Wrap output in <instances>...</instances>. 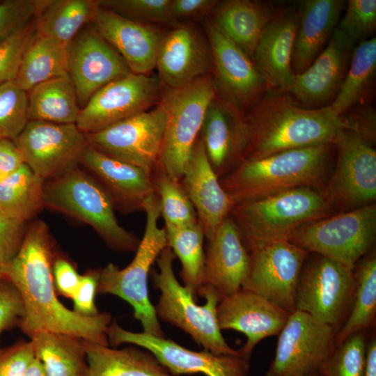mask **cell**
<instances>
[{
  "instance_id": "48",
  "label": "cell",
  "mask_w": 376,
  "mask_h": 376,
  "mask_svg": "<svg viewBox=\"0 0 376 376\" xmlns=\"http://www.w3.org/2000/svg\"><path fill=\"white\" fill-rule=\"evenodd\" d=\"M35 357L31 340L0 349V376H24Z\"/></svg>"
},
{
  "instance_id": "11",
  "label": "cell",
  "mask_w": 376,
  "mask_h": 376,
  "mask_svg": "<svg viewBox=\"0 0 376 376\" xmlns=\"http://www.w3.org/2000/svg\"><path fill=\"white\" fill-rule=\"evenodd\" d=\"M165 124L166 110L161 100L152 109L86 134L85 137L95 150L152 175L159 163Z\"/></svg>"
},
{
  "instance_id": "9",
  "label": "cell",
  "mask_w": 376,
  "mask_h": 376,
  "mask_svg": "<svg viewBox=\"0 0 376 376\" xmlns=\"http://www.w3.org/2000/svg\"><path fill=\"white\" fill-rule=\"evenodd\" d=\"M376 235V205L329 216L297 228L288 241L353 269L373 248Z\"/></svg>"
},
{
  "instance_id": "32",
  "label": "cell",
  "mask_w": 376,
  "mask_h": 376,
  "mask_svg": "<svg viewBox=\"0 0 376 376\" xmlns=\"http://www.w3.org/2000/svg\"><path fill=\"white\" fill-rule=\"evenodd\" d=\"M100 9L98 0H43L34 17L36 33L68 45Z\"/></svg>"
},
{
  "instance_id": "15",
  "label": "cell",
  "mask_w": 376,
  "mask_h": 376,
  "mask_svg": "<svg viewBox=\"0 0 376 376\" xmlns=\"http://www.w3.org/2000/svg\"><path fill=\"white\" fill-rule=\"evenodd\" d=\"M336 331L306 313H291L278 335L265 376H306L318 372L336 347Z\"/></svg>"
},
{
  "instance_id": "18",
  "label": "cell",
  "mask_w": 376,
  "mask_h": 376,
  "mask_svg": "<svg viewBox=\"0 0 376 376\" xmlns=\"http://www.w3.org/2000/svg\"><path fill=\"white\" fill-rule=\"evenodd\" d=\"M205 36L213 60L217 94L244 115L268 91L253 60L207 19Z\"/></svg>"
},
{
  "instance_id": "35",
  "label": "cell",
  "mask_w": 376,
  "mask_h": 376,
  "mask_svg": "<svg viewBox=\"0 0 376 376\" xmlns=\"http://www.w3.org/2000/svg\"><path fill=\"white\" fill-rule=\"evenodd\" d=\"M68 75L67 45L35 33L15 79L26 92L49 79Z\"/></svg>"
},
{
  "instance_id": "37",
  "label": "cell",
  "mask_w": 376,
  "mask_h": 376,
  "mask_svg": "<svg viewBox=\"0 0 376 376\" xmlns=\"http://www.w3.org/2000/svg\"><path fill=\"white\" fill-rule=\"evenodd\" d=\"M376 72V38L360 41L354 47L340 88L329 106L337 116L368 100Z\"/></svg>"
},
{
  "instance_id": "12",
  "label": "cell",
  "mask_w": 376,
  "mask_h": 376,
  "mask_svg": "<svg viewBox=\"0 0 376 376\" xmlns=\"http://www.w3.org/2000/svg\"><path fill=\"white\" fill-rule=\"evenodd\" d=\"M246 248L251 266L242 288L294 312L299 275L310 253L286 240L250 244Z\"/></svg>"
},
{
  "instance_id": "6",
  "label": "cell",
  "mask_w": 376,
  "mask_h": 376,
  "mask_svg": "<svg viewBox=\"0 0 376 376\" xmlns=\"http://www.w3.org/2000/svg\"><path fill=\"white\" fill-rule=\"evenodd\" d=\"M143 211L146 214V228L134 258L123 269L109 263L101 269L97 292L113 295L127 301L132 307L134 316L141 322L143 332L165 337L150 301L148 286L152 265L168 246L164 227L158 226L161 214L156 193L148 198Z\"/></svg>"
},
{
  "instance_id": "13",
  "label": "cell",
  "mask_w": 376,
  "mask_h": 376,
  "mask_svg": "<svg viewBox=\"0 0 376 376\" xmlns=\"http://www.w3.org/2000/svg\"><path fill=\"white\" fill-rule=\"evenodd\" d=\"M336 163L324 191L334 208H358L376 198V151L373 143L351 129L334 142Z\"/></svg>"
},
{
  "instance_id": "2",
  "label": "cell",
  "mask_w": 376,
  "mask_h": 376,
  "mask_svg": "<svg viewBox=\"0 0 376 376\" xmlns=\"http://www.w3.org/2000/svg\"><path fill=\"white\" fill-rule=\"evenodd\" d=\"M247 143L243 162L311 146L334 143L350 129L345 115L337 116L329 104L302 107L286 93L267 91L244 116Z\"/></svg>"
},
{
  "instance_id": "28",
  "label": "cell",
  "mask_w": 376,
  "mask_h": 376,
  "mask_svg": "<svg viewBox=\"0 0 376 376\" xmlns=\"http://www.w3.org/2000/svg\"><path fill=\"white\" fill-rule=\"evenodd\" d=\"M298 24L297 9L282 8L258 42L252 60L268 91L285 93L293 81L291 63Z\"/></svg>"
},
{
  "instance_id": "53",
  "label": "cell",
  "mask_w": 376,
  "mask_h": 376,
  "mask_svg": "<svg viewBox=\"0 0 376 376\" xmlns=\"http://www.w3.org/2000/svg\"><path fill=\"white\" fill-rule=\"evenodd\" d=\"M23 157L13 140L0 139V182L17 171L23 164Z\"/></svg>"
},
{
  "instance_id": "50",
  "label": "cell",
  "mask_w": 376,
  "mask_h": 376,
  "mask_svg": "<svg viewBox=\"0 0 376 376\" xmlns=\"http://www.w3.org/2000/svg\"><path fill=\"white\" fill-rule=\"evenodd\" d=\"M100 270L91 271L81 275L77 288L72 299L74 311L84 316H94L99 313L95 304V296L97 292Z\"/></svg>"
},
{
  "instance_id": "7",
  "label": "cell",
  "mask_w": 376,
  "mask_h": 376,
  "mask_svg": "<svg viewBox=\"0 0 376 376\" xmlns=\"http://www.w3.org/2000/svg\"><path fill=\"white\" fill-rule=\"evenodd\" d=\"M45 207L90 225L111 249L134 251L141 240L118 222L113 202L101 186L86 172L75 168L45 182Z\"/></svg>"
},
{
  "instance_id": "22",
  "label": "cell",
  "mask_w": 376,
  "mask_h": 376,
  "mask_svg": "<svg viewBox=\"0 0 376 376\" xmlns=\"http://www.w3.org/2000/svg\"><path fill=\"white\" fill-rule=\"evenodd\" d=\"M290 314L262 296L242 288L221 299L217 306L220 329L235 330L246 336L239 351L249 359L259 342L279 335Z\"/></svg>"
},
{
  "instance_id": "38",
  "label": "cell",
  "mask_w": 376,
  "mask_h": 376,
  "mask_svg": "<svg viewBox=\"0 0 376 376\" xmlns=\"http://www.w3.org/2000/svg\"><path fill=\"white\" fill-rule=\"evenodd\" d=\"M45 180L25 163L0 182V210L24 222L44 207Z\"/></svg>"
},
{
  "instance_id": "29",
  "label": "cell",
  "mask_w": 376,
  "mask_h": 376,
  "mask_svg": "<svg viewBox=\"0 0 376 376\" xmlns=\"http://www.w3.org/2000/svg\"><path fill=\"white\" fill-rule=\"evenodd\" d=\"M345 5L343 0L300 1L297 8L299 24L291 63L295 75L306 70L326 47Z\"/></svg>"
},
{
  "instance_id": "23",
  "label": "cell",
  "mask_w": 376,
  "mask_h": 376,
  "mask_svg": "<svg viewBox=\"0 0 376 376\" xmlns=\"http://www.w3.org/2000/svg\"><path fill=\"white\" fill-rule=\"evenodd\" d=\"M244 116L217 94L206 110L199 136L219 180L243 162L247 143Z\"/></svg>"
},
{
  "instance_id": "19",
  "label": "cell",
  "mask_w": 376,
  "mask_h": 376,
  "mask_svg": "<svg viewBox=\"0 0 376 376\" xmlns=\"http://www.w3.org/2000/svg\"><path fill=\"white\" fill-rule=\"evenodd\" d=\"M67 61L68 75L81 109L102 87L132 73L122 57L91 24L67 45Z\"/></svg>"
},
{
  "instance_id": "31",
  "label": "cell",
  "mask_w": 376,
  "mask_h": 376,
  "mask_svg": "<svg viewBox=\"0 0 376 376\" xmlns=\"http://www.w3.org/2000/svg\"><path fill=\"white\" fill-rule=\"evenodd\" d=\"M82 342L87 376H175L145 348L129 346L118 350L95 342Z\"/></svg>"
},
{
  "instance_id": "44",
  "label": "cell",
  "mask_w": 376,
  "mask_h": 376,
  "mask_svg": "<svg viewBox=\"0 0 376 376\" xmlns=\"http://www.w3.org/2000/svg\"><path fill=\"white\" fill-rule=\"evenodd\" d=\"M338 28L352 41L372 38L376 29V1L349 0Z\"/></svg>"
},
{
  "instance_id": "40",
  "label": "cell",
  "mask_w": 376,
  "mask_h": 376,
  "mask_svg": "<svg viewBox=\"0 0 376 376\" xmlns=\"http://www.w3.org/2000/svg\"><path fill=\"white\" fill-rule=\"evenodd\" d=\"M152 175L164 227H182L198 222L195 209L180 180L171 178L159 168Z\"/></svg>"
},
{
  "instance_id": "58",
  "label": "cell",
  "mask_w": 376,
  "mask_h": 376,
  "mask_svg": "<svg viewBox=\"0 0 376 376\" xmlns=\"http://www.w3.org/2000/svg\"></svg>"
},
{
  "instance_id": "24",
  "label": "cell",
  "mask_w": 376,
  "mask_h": 376,
  "mask_svg": "<svg viewBox=\"0 0 376 376\" xmlns=\"http://www.w3.org/2000/svg\"><path fill=\"white\" fill-rule=\"evenodd\" d=\"M250 266L240 230L229 215L208 240L201 287H211L221 299L226 297L242 288Z\"/></svg>"
},
{
  "instance_id": "17",
  "label": "cell",
  "mask_w": 376,
  "mask_h": 376,
  "mask_svg": "<svg viewBox=\"0 0 376 376\" xmlns=\"http://www.w3.org/2000/svg\"><path fill=\"white\" fill-rule=\"evenodd\" d=\"M24 163L45 181L59 178L77 168L88 145L76 124L29 121L13 141Z\"/></svg>"
},
{
  "instance_id": "46",
  "label": "cell",
  "mask_w": 376,
  "mask_h": 376,
  "mask_svg": "<svg viewBox=\"0 0 376 376\" xmlns=\"http://www.w3.org/2000/svg\"><path fill=\"white\" fill-rule=\"evenodd\" d=\"M43 0L0 2V43L34 19Z\"/></svg>"
},
{
  "instance_id": "56",
  "label": "cell",
  "mask_w": 376,
  "mask_h": 376,
  "mask_svg": "<svg viewBox=\"0 0 376 376\" xmlns=\"http://www.w3.org/2000/svg\"><path fill=\"white\" fill-rule=\"evenodd\" d=\"M306 376H320L318 372L312 373Z\"/></svg>"
},
{
  "instance_id": "33",
  "label": "cell",
  "mask_w": 376,
  "mask_h": 376,
  "mask_svg": "<svg viewBox=\"0 0 376 376\" xmlns=\"http://www.w3.org/2000/svg\"><path fill=\"white\" fill-rule=\"evenodd\" d=\"M27 95L29 121L76 124L81 108L68 75L39 84Z\"/></svg>"
},
{
  "instance_id": "14",
  "label": "cell",
  "mask_w": 376,
  "mask_h": 376,
  "mask_svg": "<svg viewBox=\"0 0 376 376\" xmlns=\"http://www.w3.org/2000/svg\"><path fill=\"white\" fill-rule=\"evenodd\" d=\"M107 336L109 344L116 347L129 343L151 352L173 375L203 374L205 376H247L249 359L237 355H217L208 351H194L175 341L145 332H133L111 322Z\"/></svg>"
},
{
  "instance_id": "3",
  "label": "cell",
  "mask_w": 376,
  "mask_h": 376,
  "mask_svg": "<svg viewBox=\"0 0 376 376\" xmlns=\"http://www.w3.org/2000/svg\"><path fill=\"white\" fill-rule=\"evenodd\" d=\"M334 152L324 143L244 161L219 181L235 205L297 187L324 189Z\"/></svg>"
},
{
  "instance_id": "16",
  "label": "cell",
  "mask_w": 376,
  "mask_h": 376,
  "mask_svg": "<svg viewBox=\"0 0 376 376\" xmlns=\"http://www.w3.org/2000/svg\"><path fill=\"white\" fill-rule=\"evenodd\" d=\"M158 76L130 73L95 92L81 109L76 125L84 134L97 132L157 105L163 95Z\"/></svg>"
},
{
  "instance_id": "20",
  "label": "cell",
  "mask_w": 376,
  "mask_h": 376,
  "mask_svg": "<svg viewBox=\"0 0 376 376\" xmlns=\"http://www.w3.org/2000/svg\"><path fill=\"white\" fill-rule=\"evenodd\" d=\"M354 45L337 26L311 65L303 72L295 75L285 93L306 108L330 104L343 81Z\"/></svg>"
},
{
  "instance_id": "45",
  "label": "cell",
  "mask_w": 376,
  "mask_h": 376,
  "mask_svg": "<svg viewBox=\"0 0 376 376\" xmlns=\"http://www.w3.org/2000/svg\"><path fill=\"white\" fill-rule=\"evenodd\" d=\"M35 33L33 19L0 43V84L15 79L24 53Z\"/></svg>"
},
{
  "instance_id": "26",
  "label": "cell",
  "mask_w": 376,
  "mask_h": 376,
  "mask_svg": "<svg viewBox=\"0 0 376 376\" xmlns=\"http://www.w3.org/2000/svg\"><path fill=\"white\" fill-rule=\"evenodd\" d=\"M79 163L95 176L111 198L115 209L120 212L143 210L148 198L155 194L151 174L88 145L82 151Z\"/></svg>"
},
{
  "instance_id": "8",
  "label": "cell",
  "mask_w": 376,
  "mask_h": 376,
  "mask_svg": "<svg viewBox=\"0 0 376 376\" xmlns=\"http://www.w3.org/2000/svg\"><path fill=\"white\" fill-rule=\"evenodd\" d=\"M216 94L214 78L210 74L183 87L166 89L163 93L166 124L157 168L171 178L181 180L199 136L206 110Z\"/></svg>"
},
{
  "instance_id": "49",
  "label": "cell",
  "mask_w": 376,
  "mask_h": 376,
  "mask_svg": "<svg viewBox=\"0 0 376 376\" xmlns=\"http://www.w3.org/2000/svg\"><path fill=\"white\" fill-rule=\"evenodd\" d=\"M24 314L21 297L7 279L0 281V336L8 329L18 323Z\"/></svg>"
},
{
  "instance_id": "54",
  "label": "cell",
  "mask_w": 376,
  "mask_h": 376,
  "mask_svg": "<svg viewBox=\"0 0 376 376\" xmlns=\"http://www.w3.org/2000/svg\"><path fill=\"white\" fill-rule=\"evenodd\" d=\"M363 376H376V337L372 334L366 341Z\"/></svg>"
},
{
  "instance_id": "52",
  "label": "cell",
  "mask_w": 376,
  "mask_h": 376,
  "mask_svg": "<svg viewBox=\"0 0 376 376\" xmlns=\"http://www.w3.org/2000/svg\"><path fill=\"white\" fill-rule=\"evenodd\" d=\"M53 278L56 290L61 295L72 298L79 285L81 275L69 261L58 258L54 261Z\"/></svg>"
},
{
  "instance_id": "47",
  "label": "cell",
  "mask_w": 376,
  "mask_h": 376,
  "mask_svg": "<svg viewBox=\"0 0 376 376\" xmlns=\"http://www.w3.org/2000/svg\"><path fill=\"white\" fill-rule=\"evenodd\" d=\"M25 223L0 210V265L9 262L19 251L27 229Z\"/></svg>"
},
{
  "instance_id": "25",
  "label": "cell",
  "mask_w": 376,
  "mask_h": 376,
  "mask_svg": "<svg viewBox=\"0 0 376 376\" xmlns=\"http://www.w3.org/2000/svg\"><path fill=\"white\" fill-rule=\"evenodd\" d=\"M91 24L122 57L132 73L150 75L156 68L163 38L156 27L101 7Z\"/></svg>"
},
{
  "instance_id": "10",
  "label": "cell",
  "mask_w": 376,
  "mask_h": 376,
  "mask_svg": "<svg viewBox=\"0 0 376 376\" xmlns=\"http://www.w3.org/2000/svg\"><path fill=\"white\" fill-rule=\"evenodd\" d=\"M354 290L353 269L309 253L296 289L295 310L332 327L337 333L350 313Z\"/></svg>"
},
{
  "instance_id": "57",
  "label": "cell",
  "mask_w": 376,
  "mask_h": 376,
  "mask_svg": "<svg viewBox=\"0 0 376 376\" xmlns=\"http://www.w3.org/2000/svg\"><path fill=\"white\" fill-rule=\"evenodd\" d=\"M3 279H4V278H3V275H2L1 272V269H0V281H1Z\"/></svg>"
},
{
  "instance_id": "51",
  "label": "cell",
  "mask_w": 376,
  "mask_h": 376,
  "mask_svg": "<svg viewBox=\"0 0 376 376\" xmlns=\"http://www.w3.org/2000/svg\"><path fill=\"white\" fill-rule=\"evenodd\" d=\"M219 3L217 0H171V13L180 23L182 19H194L211 15Z\"/></svg>"
},
{
  "instance_id": "34",
  "label": "cell",
  "mask_w": 376,
  "mask_h": 376,
  "mask_svg": "<svg viewBox=\"0 0 376 376\" xmlns=\"http://www.w3.org/2000/svg\"><path fill=\"white\" fill-rule=\"evenodd\" d=\"M35 356L47 376H87L88 363L82 340L74 336L38 331L30 337Z\"/></svg>"
},
{
  "instance_id": "43",
  "label": "cell",
  "mask_w": 376,
  "mask_h": 376,
  "mask_svg": "<svg viewBox=\"0 0 376 376\" xmlns=\"http://www.w3.org/2000/svg\"><path fill=\"white\" fill-rule=\"evenodd\" d=\"M100 6L141 23L161 24L174 27L171 0H98Z\"/></svg>"
},
{
  "instance_id": "21",
  "label": "cell",
  "mask_w": 376,
  "mask_h": 376,
  "mask_svg": "<svg viewBox=\"0 0 376 376\" xmlns=\"http://www.w3.org/2000/svg\"><path fill=\"white\" fill-rule=\"evenodd\" d=\"M155 68L166 89L183 87L210 75L213 60L206 36L189 24L173 27L161 40Z\"/></svg>"
},
{
  "instance_id": "1",
  "label": "cell",
  "mask_w": 376,
  "mask_h": 376,
  "mask_svg": "<svg viewBox=\"0 0 376 376\" xmlns=\"http://www.w3.org/2000/svg\"><path fill=\"white\" fill-rule=\"evenodd\" d=\"M53 264L49 228L42 220L35 221L27 227L15 256L0 265L3 278L17 290L23 303L24 314L18 322L20 329L29 337L43 330L109 345L107 331L111 315L84 316L61 303L56 294Z\"/></svg>"
},
{
  "instance_id": "55",
  "label": "cell",
  "mask_w": 376,
  "mask_h": 376,
  "mask_svg": "<svg viewBox=\"0 0 376 376\" xmlns=\"http://www.w3.org/2000/svg\"><path fill=\"white\" fill-rule=\"evenodd\" d=\"M24 376H47L41 361L35 357Z\"/></svg>"
},
{
  "instance_id": "41",
  "label": "cell",
  "mask_w": 376,
  "mask_h": 376,
  "mask_svg": "<svg viewBox=\"0 0 376 376\" xmlns=\"http://www.w3.org/2000/svg\"><path fill=\"white\" fill-rule=\"evenodd\" d=\"M366 332L360 331L336 346L318 373L320 376H363Z\"/></svg>"
},
{
  "instance_id": "5",
  "label": "cell",
  "mask_w": 376,
  "mask_h": 376,
  "mask_svg": "<svg viewBox=\"0 0 376 376\" xmlns=\"http://www.w3.org/2000/svg\"><path fill=\"white\" fill-rule=\"evenodd\" d=\"M324 189L297 187L233 206L230 213L246 246L288 240L300 226L331 216Z\"/></svg>"
},
{
  "instance_id": "42",
  "label": "cell",
  "mask_w": 376,
  "mask_h": 376,
  "mask_svg": "<svg viewBox=\"0 0 376 376\" xmlns=\"http://www.w3.org/2000/svg\"><path fill=\"white\" fill-rule=\"evenodd\" d=\"M28 122L27 92L15 80L0 84V139L14 141Z\"/></svg>"
},
{
  "instance_id": "36",
  "label": "cell",
  "mask_w": 376,
  "mask_h": 376,
  "mask_svg": "<svg viewBox=\"0 0 376 376\" xmlns=\"http://www.w3.org/2000/svg\"><path fill=\"white\" fill-rule=\"evenodd\" d=\"M355 290L350 313L335 337L336 346L352 334L375 329L376 322V254L371 251L353 269Z\"/></svg>"
},
{
  "instance_id": "27",
  "label": "cell",
  "mask_w": 376,
  "mask_h": 376,
  "mask_svg": "<svg viewBox=\"0 0 376 376\" xmlns=\"http://www.w3.org/2000/svg\"><path fill=\"white\" fill-rule=\"evenodd\" d=\"M208 240L235 205L212 169L200 136L191 150L180 180Z\"/></svg>"
},
{
  "instance_id": "30",
  "label": "cell",
  "mask_w": 376,
  "mask_h": 376,
  "mask_svg": "<svg viewBox=\"0 0 376 376\" xmlns=\"http://www.w3.org/2000/svg\"><path fill=\"white\" fill-rule=\"evenodd\" d=\"M281 8L267 1L227 0L219 1L210 20L252 59L265 28Z\"/></svg>"
},
{
  "instance_id": "39",
  "label": "cell",
  "mask_w": 376,
  "mask_h": 376,
  "mask_svg": "<svg viewBox=\"0 0 376 376\" xmlns=\"http://www.w3.org/2000/svg\"><path fill=\"white\" fill-rule=\"evenodd\" d=\"M168 246L181 263L183 285L197 297L203 283L205 251L204 232L198 224L182 227H164Z\"/></svg>"
},
{
  "instance_id": "4",
  "label": "cell",
  "mask_w": 376,
  "mask_h": 376,
  "mask_svg": "<svg viewBox=\"0 0 376 376\" xmlns=\"http://www.w3.org/2000/svg\"><path fill=\"white\" fill-rule=\"evenodd\" d=\"M175 258L172 250L166 247L156 260L158 271H150L153 286L160 292L155 306L158 320L182 329L214 354H241L239 350L228 345L221 334L217 319V306L221 300L218 293L211 287L202 286L198 295L205 297L206 303L196 304L193 292L175 277Z\"/></svg>"
}]
</instances>
